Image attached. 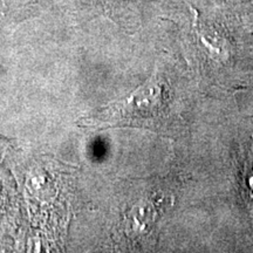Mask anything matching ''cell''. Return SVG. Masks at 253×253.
<instances>
[{"label": "cell", "mask_w": 253, "mask_h": 253, "mask_svg": "<svg viewBox=\"0 0 253 253\" xmlns=\"http://www.w3.org/2000/svg\"><path fill=\"white\" fill-rule=\"evenodd\" d=\"M166 91L161 79L154 75L125 100L110 104L104 110V118L130 125H151L162 116L166 107Z\"/></svg>", "instance_id": "cell-1"}, {"label": "cell", "mask_w": 253, "mask_h": 253, "mask_svg": "<svg viewBox=\"0 0 253 253\" xmlns=\"http://www.w3.org/2000/svg\"><path fill=\"white\" fill-rule=\"evenodd\" d=\"M242 188L243 197L253 210V140L249 149L246 150L244 162H243Z\"/></svg>", "instance_id": "cell-2"}, {"label": "cell", "mask_w": 253, "mask_h": 253, "mask_svg": "<svg viewBox=\"0 0 253 253\" xmlns=\"http://www.w3.org/2000/svg\"><path fill=\"white\" fill-rule=\"evenodd\" d=\"M99 1L106 11H112V9L121 6L125 0H99Z\"/></svg>", "instance_id": "cell-3"}]
</instances>
